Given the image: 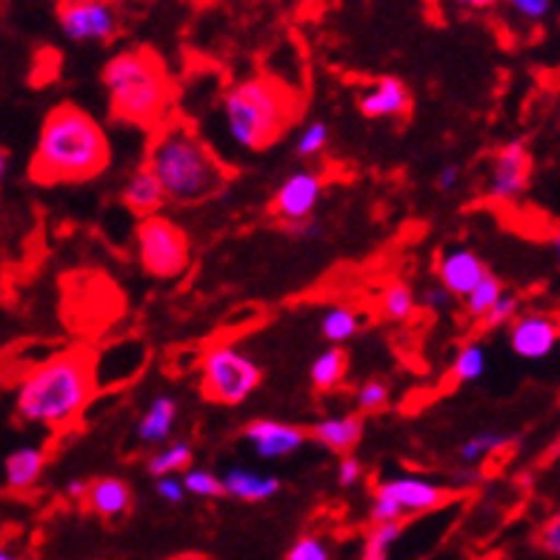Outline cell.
<instances>
[{
	"label": "cell",
	"instance_id": "cell-7",
	"mask_svg": "<svg viewBox=\"0 0 560 560\" xmlns=\"http://www.w3.org/2000/svg\"><path fill=\"white\" fill-rule=\"evenodd\" d=\"M138 260L152 278H180L189 266V237L175 221L152 214L138 226Z\"/></svg>",
	"mask_w": 560,
	"mask_h": 560
},
{
	"label": "cell",
	"instance_id": "cell-3",
	"mask_svg": "<svg viewBox=\"0 0 560 560\" xmlns=\"http://www.w3.org/2000/svg\"><path fill=\"white\" fill-rule=\"evenodd\" d=\"M92 369L83 354H58L23 377L15 412L32 427H67L92 398Z\"/></svg>",
	"mask_w": 560,
	"mask_h": 560
},
{
	"label": "cell",
	"instance_id": "cell-8",
	"mask_svg": "<svg viewBox=\"0 0 560 560\" xmlns=\"http://www.w3.org/2000/svg\"><path fill=\"white\" fill-rule=\"evenodd\" d=\"M58 26L72 44H109L120 32V15L104 0H72L58 3Z\"/></svg>",
	"mask_w": 560,
	"mask_h": 560
},
{
	"label": "cell",
	"instance_id": "cell-5",
	"mask_svg": "<svg viewBox=\"0 0 560 560\" xmlns=\"http://www.w3.org/2000/svg\"><path fill=\"white\" fill-rule=\"evenodd\" d=\"M112 115L126 124H158L172 101L170 72L149 49H126L104 67Z\"/></svg>",
	"mask_w": 560,
	"mask_h": 560
},
{
	"label": "cell",
	"instance_id": "cell-44",
	"mask_svg": "<svg viewBox=\"0 0 560 560\" xmlns=\"http://www.w3.org/2000/svg\"><path fill=\"white\" fill-rule=\"evenodd\" d=\"M0 560H23V555L9 544H0Z\"/></svg>",
	"mask_w": 560,
	"mask_h": 560
},
{
	"label": "cell",
	"instance_id": "cell-22",
	"mask_svg": "<svg viewBox=\"0 0 560 560\" xmlns=\"http://www.w3.org/2000/svg\"><path fill=\"white\" fill-rule=\"evenodd\" d=\"M349 369V354L340 347L326 349L312 361L310 366V381L317 392H332L343 384Z\"/></svg>",
	"mask_w": 560,
	"mask_h": 560
},
{
	"label": "cell",
	"instance_id": "cell-1",
	"mask_svg": "<svg viewBox=\"0 0 560 560\" xmlns=\"http://www.w3.org/2000/svg\"><path fill=\"white\" fill-rule=\"evenodd\" d=\"M109 135L81 106L60 104L46 115L30 175L37 184H83L109 166Z\"/></svg>",
	"mask_w": 560,
	"mask_h": 560
},
{
	"label": "cell",
	"instance_id": "cell-38",
	"mask_svg": "<svg viewBox=\"0 0 560 560\" xmlns=\"http://www.w3.org/2000/svg\"><path fill=\"white\" fill-rule=\"evenodd\" d=\"M320 221H317L315 214L312 218H303V221H292V223H283V232L292 237H301V241H312V237L320 235Z\"/></svg>",
	"mask_w": 560,
	"mask_h": 560
},
{
	"label": "cell",
	"instance_id": "cell-26",
	"mask_svg": "<svg viewBox=\"0 0 560 560\" xmlns=\"http://www.w3.org/2000/svg\"><path fill=\"white\" fill-rule=\"evenodd\" d=\"M487 349L480 347V343H466L455 354V361H452V377H455L457 384H475V381L487 375Z\"/></svg>",
	"mask_w": 560,
	"mask_h": 560
},
{
	"label": "cell",
	"instance_id": "cell-20",
	"mask_svg": "<svg viewBox=\"0 0 560 560\" xmlns=\"http://www.w3.org/2000/svg\"><path fill=\"white\" fill-rule=\"evenodd\" d=\"M223 483V494H232L237 501H249V503H260L269 501L275 494L280 492V480L275 475H260L252 472V469H229L226 475L221 478Z\"/></svg>",
	"mask_w": 560,
	"mask_h": 560
},
{
	"label": "cell",
	"instance_id": "cell-14",
	"mask_svg": "<svg viewBox=\"0 0 560 560\" xmlns=\"http://www.w3.org/2000/svg\"><path fill=\"white\" fill-rule=\"evenodd\" d=\"M306 429L292 427V423H283V420H252L244 429V441L249 443L255 455L264 457V460H278V457L295 455L306 443Z\"/></svg>",
	"mask_w": 560,
	"mask_h": 560
},
{
	"label": "cell",
	"instance_id": "cell-24",
	"mask_svg": "<svg viewBox=\"0 0 560 560\" xmlns=\"http://www.w3.org/2000/svg\"><path fill=\"white\" fill-rule=\"evenodd\" d=\"M361 324L363 320L358 312L347 310V306H335V310H329L320 317V335H324L329 343L340 347V343H347L349 338H354V335L361 332Z\"/></svg>",
	"mask_w": 560,
	"mask_h": 560
},
{
	"label": "cell",
	"instance_id": "cell-30",
	"mask_svg": "<svg viewBox=\"0 0 560 560\" xmlns=\"http://www.w3.org/2000/svg\"><path fill=\"white\" fill-rule=\"evenodd\" d=\"M180 483H184L186 494H195V498H221L223 494L221 478L209 469H186Z\"/></svg>",
	"mask_w": 560,
	"mask_h": 560
},
{
	"label": "cell",
	"instance_id": "cell-23",
	"mask_svg": "<svg viewBox=\"0 0 560 560\" xmlns=\"http://www.w3.org/2000/svg\"><path fill=\"white\" fill-rule=\"evenodd\" d=\"M192 466V446L186 441L170 443L166 450L149 457V475L155 480L175 478V472H186Z\"/></svg>",
	"mask_w": 560,
	"mask_h": 560
},
{
	"label": "cell",
	"instance_id": "cell-4",
	"mask_svg": "<svg viewBox=\"0 0 560 560\" xmlns=\"http://www.w3.org/2000/svg\"><path fill=\"white\" fill-rule=\"evenodd\" d=\"M223 126L232 147L264 152L275 147L298 115V97L275 78H252L223 95Z\"/></svg>",
	"mask_w": 560,
	"mask_h": 560
},
{
	"label": "cell",
	"instance_id": "cell-11",
	"mask_svg": "<svg viewBox=\"0 0 560 560\" xmlns=\"http://www.w3.org/2000/svg\"><path fill=\"white\" fill-rule=\"evenodd\" d=\"M560 324L544 312H526L509 324V347L521 361H544L558 349Z\"/></svg>",
	"mask_w": 560,
	"mask_h": 560
},
{
	"label": "cell",
	"instance_id": "cell-6",
	"mask_svg": "<svg viewBox=\"0 0 560 560\" xmlns=\"http://www.w3.org/2000/svg\"><path fill=\"white\" fill-rule=\"evenodd\" d=\"M264 372L252 358L237 352L235 347H214L203 358L200 369V386L212 404L237 406L249 400V395L260 386Z\"/></svg>",
	"mask_w": 560,
	"mask_h": 560
},
{
	"label": "cell",
	"instance_id": "cell-39",
	"mask_svg": "<svg viewBox=\"0 0 560 560\" xmlns=\"http://www.w3.org/2000/svg\"><path fill=\"white\" fill-rule=\"evenodd\" d=\"M452 301V295L446 292V289L441 287V283H432V287H427L423 292H420V306H427V310H443L446 303Z\"/></svg>",
	"mask_w": 560,
	"mask_h": 560
},
{
	"label": "cell",
	"instance_id": "cell-33",
	"mask_svg": "<svg viewBox=\"0 0 560 560\" xmlns=\"http://www.w3.org/2000/svg\"><path fill=\"white\" fill-rule=\"evenodd\" d=\"M517 310H521L517 295L503 292V295L498 298V303L487 312V317H483V326H487V329H501V326H509L517 317Z\"/></svg>",
	"mask_w": 560,
	"mask_h": 560
},
{
	"label": "cell",
	"instance_id": "cell-2",
	"mask_svg": "<svg viewBox=\"0 0 560 560\" xmlns=\"http://www.w3.org/2000/svg\"><path fill=\"white\" fill-rule=\"evenodd\" d=\"M147 166L158 175L166 203L192 207L214 198L229 184V172L189 124L163 126L149 147Z\"/></svg>",
	"mask_w": 560,
	"mask_h": 560
},
{
	"label": "cell",
	"instance_id": "cell-32",
	"mask_svg": "<svg viewBox=\"0 0 560 560\" xmlns=\"http://www.w3.org/2000/svg\"><path fill=\"white\" fill-rule=\"evenodd\" d=\"M329 147V126L315 120L298 135V143H295V155L298 158H315L320 155L324 149Z\"/></svg>",
	"mask_w": 560,
	"mask_h": 560
},
{
	"label": "cell",
	"instance_id": "cell-15",
	"mask_svg": "<svg viewBox=\"0 0 560 560\" xmlns=\"http://www.w3.org/2000/svg\"><path fill=\"white\" fill-rule=\"evenodd\" d=\"M358 106L366 118H404L412 109V95L400 78L381 74L375 83H369L358 97Z\"/></svg>",
	"mask_w": 560,
	"mask_h": 560
},
{
	"label": "cell",
	"instance_id": "cell-35",
	"mask_svg": "<svg viewBox=\"0 0 560 560\" xmlns=\"http://www.w3.org/2000/svg\"><path fill=\"white\" fill-rule=\"evenodd\" d=\"M509 9L526 23H540L552 15V3L549 0H512Z\"/></svg>",
	"mask_w": 560,
	"mask_h": 560
},
{
	"label": "cell",
	"instance_id": "cell-46",
	"mask_svg": "<svg viewBox=\"0 0 560 560\" xmlns=\"http://www.w3.org/2000/svg\"><path fill=\"white\" fill-rule=\"evenodd\" d=\"M552 252H555V258H558V264H560V232L552 237Z\"/></svg>",
	"mask_w": 560,
	"mask_h": 560
},
{
	"label": "cell",
	"instance_id": "cell-34",
	"mask_svg": "<svg viewBox=\"0 0 560 560\" xmlns=\"http://www.w3.org/2000/svg\"><path fill=\"white\" fill-rule=\"evenodd\" d=\"M287 560H332V555H329V546L324 540L315 538V535H306V538H298L292 544Z\"/></svg>",
	"mask_w": 560,
	"mask_h": 560
},
{
	"label": "cell",
	"instance_id": "cell-17",
	"mask_svg": "<svg viewBox=\"0 0 560 560\" xmlns=\"http://www.w3.org/2000/svg\"><path fill=\"white\" fill-rule=\"evenodd\" d=\"M124 203L132 209L135 214H143V218H152V214L161 212L163 203H166V195H163L161 180H158V175L149 170L147 163H143V166H138L132 175L126 177Z\"/></svg>",
	"mask_w": 560,
	"mask_h": 560
},
{
	"label": "cell",
	"instance_id": "cell-43",
	"mask_svg": "<svg viewBox=\"0 0 560 560\" xmlns=\"http://www.w3.org/2000/svg\"><path fill=\"white\" fill-rule=\"evenodd\" d=\"M86 489H89V480H69L67 483V494L69 498H74V501H83L86 498Z\"/></svg>",
	"mask_w": 560,
	"mask_h": 560
},
{
	"label": "cell",
	"instance_id": "cell-45",
	"mask_svg": "<svg viewBox=\"0 0 560 560\" xmlns=\"http://www.w3.org/2000/svg\"><path fill=\"white\" fill-rule=\"evenodd\" d=\"M7 170H9V155L0 149V186H3V177H7Z\"/></svg>",
	"mask_w": 560,
	"mask_h": 560
},
{
	"label": "cell",
	"instance_id": "cell-28",
	"mask_svg": "<svg viewBox=\"0 0 560 560\" xmlns=\"http://www.w3.org/2000/svg\"><path fill=\"white\" fill-rule=\"evenodd\" d=\"M404 524H372L366 540H363L361 560H389L392 546L398 544Z\"/></svg>",
	"mask_w": 560,
	"mask_h": 560
},
{
	"label": "cell",
	"instance_id": "cell-37",
	"mask_svg": "<svg viewBox=\"0 0 560 560\" xmlns=\"http://www.w3.org/2000/svg\"><path fill=\"white\" fill-rule=\"evenodd\" d=\"M363 478V464L358 460L354 455H347V457H340V464H338V483L340 487H354V483H361Z\"/></svg>",
	"mask_w": 560,
	"mask_h": 560
},
{
	"label": "cell",
	"instance_id": "cell-12",
	"mask_svg": "<svg viewBox=\"0 0 560 560\" xmlns=\"http://www.w3.org/2000/svg\"><path fill=\"white\" fill-rule=\"evenodd\" d=\"M320 195H324V177L310 170L295 172V175H289L287 180L280 184L278 192H275L272 214L280 223L312 218Z\"/></svg>",
	"mask_w": 560,
	"mask_h": 560
},
{
	"label": "cell",
	"instance_id": "cell-16",
	"mask_svg": "<svg viewBox=\"0 0 560 560\" xmlns=\"http://www.w3.org/2000/svg\"><path fill=\"white\" fill-rule=\"evenodd\" d=\"M306 435L315 443H320L324 450L335 452V455H352V450L363 438V418L361 415H338V418H320L310 427Z\"/></svg>",
	"mask_w": 560,
	"mask_h": 560
},
{
	"label": "cell",
	"instance_id": "cell-13",
	"mask_svg": "<svg viewBox=\"0 0 560 560\" xmlns=\"http://www.w3.org/2000/svg\"><path fill=\"white\" fill-rule=\"evenodd\" d=\"M487 275V260L469 246H446L438 255V283L452 298H466Z\"/></svg>",
	"mask_w": 560,
	"mask_h": 560
},
{
	"label": "cell",
	"instance_id": "cell-41",
	"mask_svg": "<svg viewBox=\"0 0 560 560\" xmlns=\"http://www.w3.org/2000/svg\"><path fill=\"white\" fill-rule=\"evenodd\" d=\"M480 480V472H478V466H460L455 475H452V489L455 492H460V489H469L475 487Z\"/></svg>",
	"mask_w": 560,
	"mask_h": 560
},
{
	"label": "cell",
	"instance_id": "cell-36",
	"mask_svg": "<svg viewBox=\"0 0 560 560\" xmlns=\"http://www.w3.org/2000/svg\"><path fill=\"white\" fill-rule=\"evenodd\" d=\"M538 546L546 555H555L560 558V512H555L538 532Z\"/></svg>",
	"mask_w": 560,
	"mask_h": 560
},
{
	"label": "cell",
	"instance_id": "cell-29",
	"mask_svg": "<svg viewBox=\"0 0 560 560\" xmlns=\"http://www.w3.org/2000/svg\"><path fill=\"white\" fill-rule=\"evenodd\" d=\"M415 292L406 283H392L389 289L381 298V312H384L389 320H409L415 315Z\"/></svg>",
	"mask_w": 560,
	"mask_h": 560
},
{
	"label": "cell",
	"instance_id": "cell-9",
	"mask_svg": "<svg viewBox=\"0 0 560 560\" xmlns=\"http://www.w3.org/2000/svg\"><path fill=\"white\" fill-rule=\"evenodd\" d=\"M532 180V155L521 140H512L492 155L487 175V195L498 203H515L524 198Z\"/></svg>",
	"mask_w": 560,
	"mask_h": 560
},
{
	"label": "cell",
	"instance_id": "cell-19",
	"mask_svg": "<svg viewBox=\"0 0 560 560\" xmlns=\"http://www.w3.org/2000/svg\"><path fill=\"white\" fill-rule=\"evenodd\" d=\"M46 469V452L40 446H21L3 460V480L12 492H26L40 480Z\"/></svg>",
	"mask_w": 560,
	"mask_h": 560
},
{
	"label": "cell",
	"instance_id": "cell-27",
	"mask_svg": "<svg viewBox=\"0 0 560 560\" xmlns=\"http://www.w3.org/2000/svg\"><path fill=\"white\" fill-rule=\"evenodd\" d=\"M501 295H503V280L494 278V275L489 272L487 278L480 280L478 287H475L472 292L464 298L466 315L472 317V320H483V317H487V312L492 310Z\"/></svg>",
	"mask_w": 560,
	"mask_h": 560
},
{
	"label": "cell",
	"instance_id": "cell-18",
	"mask_svg": "<svg viewBox=\"0 0 560 560\" xmlns=\"http://www.w3.org/2000/svg\"><path fill=\"white\" fill-rule=\"evenodd\" d=\"M86 506L101 517H120L132 506V487L120 478H97L89 480Z\"/></svg>",
	"mask_w": 560,
	"mask_h": 560
},
{
	"label": "cell",
	"instance_id": "cell-40",
	"mask_svg": "<svg viewBox=\"0 0 560 560\" xmlns=\"http://www.w3.org/2000/svg\"><path fill=\"white\" fill-rule=\"evenodd\" d=\"M155 489L166 503H184L186 498V489L184 483H180V478H161L155 483Z\"/></svg>",
	"mask_w": 560,
	"mask_h": 560
},
{
	"label": "cell",
	"instance_id": "cell-42",
	"mask_svg": "<svg viewBox=\"0 0 560 560\" xmlns=\"http://www.w3.org/2000/svg\"><path fill=\"white\" fill-rule=\"evenodd\" d=\"M457 184H460V170L457 166H443L441 175H438V186H441L443 192H452Z\"/></svg>",
	"mask_w": 560,
	"mask_h": 560
},
{
	"label": "cell",
	"instance_id": "cell-31",
	"mask_svg": "<svg viewBox=\"0 0 560 560\" xmlns=\"http://www.w3.org/2000/svg\"><path fill=\"white\" fill-rule=\"evenodd\" d=\"M354 404H358V409L366 415L381 412V409H386V406H389V384H386V381H377V377H372V381H366V384L358 386V392H354Z\"/></svg>",
	"mask_w": 560,
	"mask_h": 560
},
{
	"label": "cell",
	"instance_id": "cell-25",
	"mask_svg": "<svg viewBox=\"0 0 560 560\" xmlns=\"http://www.w3.org/2000/svg\"><path fill=\"white\" fill-rule=\"evenodd\" d=\"M509 443H515V435H506V432H478V435H472L469 441L460 443V450H457V455H460V460H464L466 466H478L483 457H489L492 452L498 450H506Z\"/></svg>",
	"mask_w": 560,
	"mask_h": 560
},
{
	"label": "cell",
	"instance_id": "cell-10",
	"mask_svg": "<svg viewBox=\"0 0 560 560\" xmlns=\"http://www.w3.org/2000/svg\"><path fill=\"white\" fill-rule=\"evenodd\" d=\"M377 494L389 498L400 509V515H412V512H435L457 498L452 487H441L435 480L420 478V475H398L375 487Z\"/></svg>",
	"mask_w": 560,
	"mask_h": 560
},
{
	"label": "cell",
	"instance_id": "cell-21",
	"mask_svg": "<svg viewBox=\"0 0 560 560\" xmlns=\"http://www.w3.org/2000/svg\"><path fill=\"white\" fill-rule=\"evenodd\" d=\"M175 420H177L175 398H170V395H158V398H152V404H149V409L143 412V418H140L138 438L143 443H163L172 435Z\"/></svg>",
	"mask_w": 560,
	"mask_h": 560
}]
</instances>
